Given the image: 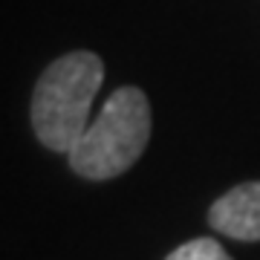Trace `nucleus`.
I'll return each mask as SVG.
<instances>
[{"label": "nucleus", "instance_id": "1", "mask_svg": "<svg viewBox=\"0 0 260 260\" xmlns=\"http://www.w3.org/2000/svg\"><path fill=\"white\" fill-rule=\"evenodd\" d=\"M104 81V64L95 52L75 49L55 58L41 73L32 93V127L41 145L70 153L90 127V107Z\"/></svg>", "mask_w": 260, "mask_h": 260}, {"label": "nucleus", "instance_id": "2", "mask_svg": "<svg viewBox=\"0 0 260 260\" xmlns=\"http://www.w3.org/2000/svg\"><path fill=\"white\" fill-rule=\"evenodd\" d=\"M150 139V102L139 87H121L104 102L95 121L67 153L78 177L104 182L124 174Z\"/></svg>", "mask_w": 260, "mask_h": 260}, {"label": "nucleus", "instance_id": "3", "mask_svg": "<svg viewBox=\"0 0 260 260\" xmlns=\"http://www.w3.org/2000/svg\"><path fill=\"white\" fill-rule=\"evenodd\" d=\"M214 232L243 243L260 240V179L225 191L208 211Z\"/></svg>", "mask_w": 260, "mask_h": 260}, {"label": "nucleus", "instance_id": "4", "mask_svg": "<svg viewBox=\"0 0 260 260\" xmlns=\"http://www.w3.org/2000/svg\"><path fill=\"white\" fill-rule=\"evenodd\" d=\"M165 260H232V254L211 237H197L177 246Z\"/></svg>", "mask_w": 260, "mask_h": 260}]
</instances>
